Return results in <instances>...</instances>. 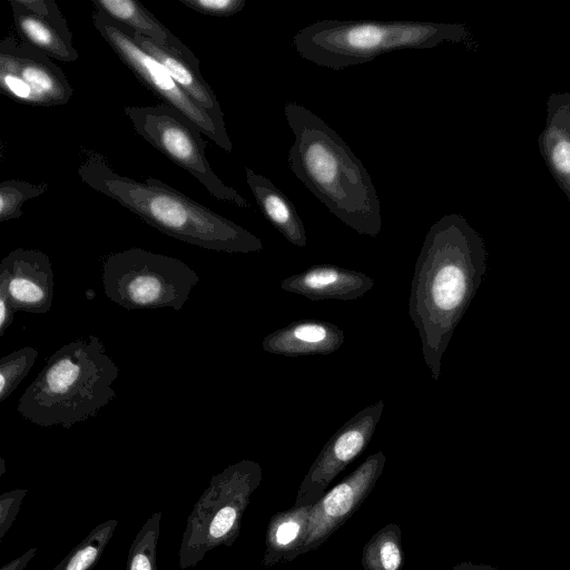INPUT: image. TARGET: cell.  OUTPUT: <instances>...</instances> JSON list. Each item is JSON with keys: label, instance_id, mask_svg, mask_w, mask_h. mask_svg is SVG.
I'll return each mask as SVG.
<instances>
[{"label": "cell", "instance_id": "6", "mask_svg": "<svg viewBox=\"0 0 570 570\" xmlns=\"http://www.w3.org/2000/svg\"><path fill=\"white\" fill-rule=\"evenodd\" d=\"M262 480L261 464L245 459L212 476L187 518L178 550L181 570L195 567L219 546L234 544L243 514Z\"/></svg>", "mask_w": 570, "mask_h": 570}, {"label": "cell", "instance_id": "28", "mask_svg": "<svg viewBox=\"0 0 570 570\" xmlns=\"http://www.w3.org/2000/svg\"><path fill=\"white\" fill-rule=\"evenodd\" d=\"M27 492L26 489H13L0 495V540L16 520Z\"/></svg>", "mask_w": 570, "mask_h": 570}, {"label": "cell", "instance_id": "24", "mask_svg": "<svg viewBox=\"0 0 570 570\" xmlns=\"http://www.w3.org/2000/svg\"><path fill=\"white\" fill-rule=\"evenodd\" d=\"M161 512L153 513L134 538L126 570H157L156 553L160 535Z\"/></svg>", "mask_w": 570, "mask_h": 570}, {"label": "cell", "instance_id": "20", "mask_svg": "<svg viewBox=\"0 0 570 570\" xmlns=\"http://www.w3.org/2000/svg\"><path fill=\"white\" fill-rule=\"evenodd\" d=\"M313 504L292 507L273 514L265 532L264 567L293 561L299 556L307 534L308 515Z\"/></svg>", "mask_w": 570, "mask_h": 570}, {"label": "cell", "instance_id": "10", "mask_svg": "<svg viewBox=\"0 0 570 570\" xmlns=\"http://www.w3.org/2000/svg\"><path fill=\"white\" fill-rule=\"evenodd\" d=\"M0 91L35 107L66 105L73 92L63 71L48 55L13 36L0 43Z\"/></svg>", "mask_w": 570, "mask_h": 570}, {"label": "cell", "instance_id": "8", "mask_svg": "<svg viewBox=\"0 0 570 570\" xmlns=\"http://www.w3.org/2000/svg\"><path fill=\"white\" fill-rule=\"evenodd\" d=\"M136 132L177 166L194 176L215 198L237 207L248 202L212 169L202 131L176 108L161 102L124 110Z\"/></svg>", "mask_w": 570, "mask_h": 570}, {"label": "cell", "instance_id": "29", "mask_svg": "<svg viewBox=\"0 0 570 570\" xmlns=\"http://www.w3.org/2000/svg\"><path fill=\"white\" fill-rule=\"evenodd\" d=\"M14 2L33 12L36 14L45 16V17H60L62 16L60 9L57 3L52 0H14Z\"/></svg>", "mask_w": 570, "mask_h": 570}, {"label": "cell", "instance_id": "11", "mask_svg": "<svg viewBox=\"0 0 570 570\" xmlns=\"http://www.w3.org/2000/svg\"><path fill=\"white\" fill-rule=\"evenodd\" d=\"M383 409L382 400L365 406L330 438L305 474L294 507L317 502L334 478L364 452L375 433Z\"/></svg>", "mask_w": 570, "mask_h": 570}, {"label": "cell", "instance_id": "25", "mask_svg": "<svg viewBox=\"0 0 570 570\" xmlns=\"http://www.w3.org/2000/svg\"><path fill=\"white\" fill-rule=\"evenodd\" d=\"M48 189V184H31L17 179L0 183V222L21 217L22 205L29 199L43 195Z\"/></svg>", "mask_w": 570, "mask_h": 570}, {"label": "cell", "instance_id": "5", "mask_svg": "<svg viewBox=\"0 0 570 570\" xmlns=\"http://www.w3.org/2000/svg\"><path fill=\"white\" fill-rule=\"evenodd\" d=\"M469 38L461 23L326 19L299 29L293 46L305 60L338 71L391 51L430 49Z\"/></svg>", "mask_w": 570, "mask_h": 570}, {"label": "cell", "instance_id": "33", "mask_svg": "<svg viewBox=\"0 0 570 570\" xmlns=\"http://www.w3.org/2000/svg\"><path fill=\"white\" fill-rule=\"evenodd\" d=\"M0 462H1L0 463L1 464L0 475H2L4 473V471H6V469H4V460L1 459Z\"/></svg>", "mask_w": 570, "mask_h": 570}, {"label": "cell", "instance_id": "3", "mask_svg": "<svg viewBox=\"0 0 570 570\" xmlns=\"http://www.w3.org/2000/svg\"><path fill=\"white\" fill-rule=\"evenodd\" d=\"M82 183L116 200L145 223L178 240L216 252L248 254L263 242L240 225L165 183L139 181L116 173L105 157L88 151L78 168Z\"/></svg>", "mask_w": 570, "mask_h": 570}, {"label": "cell", "instance_id": "31", "mask_svg": "<svg viewBox=\"0 0 570 570\" xmlns=\"http://www.w3.org/2000/svg\"><path fill=\"white\" fill-rule=\"evenodd\" d=\"M37 551V548L29 549L23 554L3 566L0 570H23L29 561L36 556Z\"/></svg>", "mask_w": 570, "mask_h": 570}, {"label": "cell", "instance_id": "2", "mask_svg": "<svg viewBox=\"0 0 570 570\" xmlns=\"http://www.w3.org/2000/svg\"><path fill=\"white\" fill-rule=\"evenodd\" d=\"M284 114L294 135L287 157L293 174L342 223L360 235L376 237L382 228L381 204L361 159L306 107L288 101Z\"/></svg>", "mask_w": 570, "mask_h": 570}, {"label": "cell", "instance_id": "23", "mask_svg": "<svg viewBox=\"0 0 570 570\" xmlns=\"http://www.w3.org/2000/svg\"><path fill=\"white\" fill-rule=\"evenodd\" d=\"M117 525L116 519L95 525L53 570H91L111 540Z\"/></svg>", "mask_w": 570, "mask_h": 570}, {"label": "cell", "instance_id": "1", "mask_svg": "<svg viewBox=\"0 0 570 570\" xmlns=\"http://www.w3.org/2000/svg\"><path fill=\"white\" fill-rule=\"evenodd\" d=\"M482 236L459 214H446L429 229L415 262L409 314L431 375L476 294L487 271Z\"/></svg>", "mask_w": 570, "mask_h": 570}, {"label": "cell", "instance_id": "17", "mask_svg": "<svg viewBox=\"0 0 570 570\" xmlns=\"http://www.w3.org/2000/svg\"><path fill=\"white\" fill-rule=\"evenodd\" d=\"M132 37L145 51L150 53L167 68L177 85L219 128L226 129L224 112L214 90L200 75L199 61L190 60L174 50L167 49L138 35L134 30Z\"/></svg>", "mask_w": 570, "mask_h": 570}, {"label": "cell", "instance_id": "14", "mask_svg": "<svg viewBox=\"0 0 570 570\" xmlns=\"http://www.w3.org/2000/svg\"><path fill=\"white\" fill-rule=\"evenodd\" d=\"M375 282L366 274L333 264H315L281 282V288L311 301H351L363 296Z\"/></svg>", "mask_w": 570, "mask_h": 570}, {"label": "cell", "instance_id": "9", "mask_svg": "<svg viewBox=\"0 0 570 570\" xmlns=\"http://www.w3.org/2000/svg\"><path fill=\"white\" fill-rule=\"evenodd\" d=\"M92 22L96 30L141 83L165 104L180 111L223 150L232 153L233 144L227 129L219 128L177 85L167 68L134 40L131 29L98 8L92 12Z\"/></svg>", "mask_w": 570, "mask_h": 570}, {"label": "cell", "instance_id": "18", "mask_svg": "<svg viewBox=\"0 0 570 570\" xmlns=\"http://www.w3.org/2000/svg\"><path fill=\"white\" fill-rule=\"evenodd\" d=\"M13 22L20 36L29 45L62 62L78 60L79 53L72 43V35L63 18L45 17L30 12L9 0Z\"/></svg>", "mask_w": 570, "mask_h": 570}, {"label": "cell", "instance_id": "26", "mask_svg": "<svg viewBox=\"0 0 570 570\" xmlns=\"http://www.w3.org/2000/svg\"><path fill=\"white\" fill-rule=\"evenodd\" d=\"M38 350L24 346L0 360V402L8 399L27 376L38 357Z\"/></svg>", "mask_w": 570, "mask_h": 570}, {"label": "cell", "instance_id": "21", "mask_svg": "<svg viewBox=\"0 0 570 570\" xmlns=\"http://www.w3.org/2000/svg\"><path fill=\"white\" fill-rule=\"evenodd\" d=\"M91 2L95 8L100 9L107 16L138 35L190 60L199 61L195 53L140 2L135 0H92Z\"/></svg>", "mask_w": 570, "mask_h": 570}, {"label": "cell", "instance_id": "27", "mask_svg": "<svg viewBox=\"0 0 570 570\" xmlns=\"http://www.w3.org/2000/svg\"><path fill=\"white\" fill-rule=\"evenodd\" d=\"M187 8L212 17L226 18L242 11L246 2L244 0H178Z\"/></svg>", "mask_w": 570, "mask_h": 570}, {"label": "cell", "instance_id": "22", "mask_svg": "<svg viewBox=\"0 0 570 570\" xmlns=\"http://www.w3.org/2000/svg\"><path fill=\"white\" fill-rule=\"evenodd\" d=\"M402 532L396 523L381 528L362 549L363 570H402Z\"/></svg>", "mask_w": 570, "mask_h": 570}, {"label": "cell", "instance_id": "19", "mask_svg": "<svg viewBox=\"0 0 570 570\" xmlns=\"http://www.w3.org/2000/svg\"><path fill=\"white\" fill-rule=\"evenodd\" d=\"M246 183L265 218L288 240L306 247L304 224L293 203L268 178L245 167Z\"/></svg>", "mask_w": 570, "mask_h": 570}, {"label": "cell", "instance_id": "15", "mask_svg": "<svg viewBox=\"0 0 570 570\" xmlns=\"http://www.w3.org/2000/svg\"><path fill=\"white\" fill-rule=\"evenodd\" d=\"M345 334L323 320H299L272 333L262 342L265 352L287 357L328 355L344 343Z\"/></svg>", "mask_w": 570, "mask_h": 570}, {"label": "cell", "instance_id": "7", "mask_svg": "<svg viewBox=\"0 0 570 570\" xmlns=\"http://www.w3.org/2000/svg\"><path fill=\"white\" fill-rule=\"evenodd\" d=\"M198 282L185 262L138 247L112 253L102 264L105 295L127 309L179 311Z\"/></svg>", "mask_w": 570, "mask_h": 570}, {"label": "cell", "instance_id": "13", "mask_svg": "<svg viewBox=\"0 0 570 570\" xmlns=\"http://www.w3.org/2000/svg\"><path fill=\"white\" fill-rule=\"evenodd\" d=\"M0 288L16 311L45 314L53 301L55 274L47 254L17 248L0 263Z\"/></svg>", "mask_w": 570, "mask_h": 570}, {"label": "cell", "instance_id": "30", "mask_svg": "<svg viewBox=\"0 0 570 570\" xmlns=\"http://www.w3.org/2000/svg\"><path fill=\"white\" fill-rule=\"evenodd\" d=\"M14 307L4 289L0 288V336H3L6 330L12 324Z\"/></svg>", "mask_w": 570, "mask_h": 570}, {"label": "cell", "instance_id": "32", "mask_svg": "<svg viewBox=\"0 0 570 570\" xmlns=\"http://www.w3.org/2000/svg\"><path fill=\"white\" fill-rule=\"evenodd\" d=\"M451 570H500L485 563H474L472 561H462L455 564Z\"/></svg>", "mask_w": 570, "mask_h": 570}, {"label": "cell", "instance_id": "16", "mask_svg": "<svg viewBox=\"0 0 570 570\" xmlns=\"http://www.w3.org/2000/svg\"><path fill=\"white\" fill-rule=\"evenodd\" d=\"M538 141L547 167L570 203V92L549 96Z\"/></svg>", "mask_w": 570, "mask_h": 570}, {"label": "cell", "instance_id": "4", "mask_svg": "<svg viewBox=\"0 0 570 570\" xmlns=\"http://www.w3.org/2000/svg\"><path fill=\"white\" fill-rule=\"evenodd\" d=\"M118 366L99 337L65 344L47 360L18 401L19 414L41 426L70 429L96 416L116 397Z\"/></svg>", "mask_w": 570, "mask_h": 570}, {"label": "cell", "instance_id": "12", "mask_svg": "<svg viewBox=\"0 0 570 570\" xmlns=\"http://www.w3.org/2000/svg\"><path fill=\"white\" fill-rule=\"evenodd\" d=\"M385 462L386 456L382 451L368 455L313 504L299 556L325 543L361 508L376 485Z\"/></svg>", "mask_w": 570, "mask_h": 570}]
</instances>
